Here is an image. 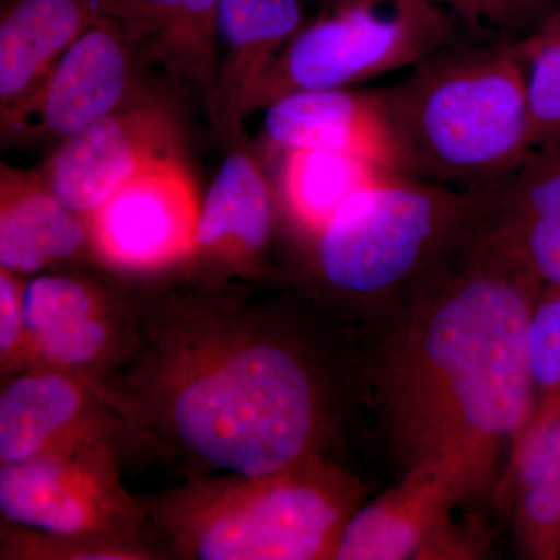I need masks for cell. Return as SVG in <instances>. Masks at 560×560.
I'll list each match as a JSON object with an SVG mask.
<instances>
[{
	"instance_id": "1",
	"label": "cell",
	"mask_w": 560,
	"mask_h": 560,
	"mask_svg": "<svg viewBox=\"0 0 560 560\" xmlns=\"http://www.w3.org/2000/svg\"><path fill=\"white\" fill-rule=\"evenodd\" d=\"M280 318L217 298L158 302L136 315L130 353L98 393L140 444L190 475L268 477L319 458L330 385Z\"/></svg>"
},
{
	"instance_id": "2",
	"label": "cell",
	"mask_w": 560,
	"mask_h": 560,
	"mask_svg": "<svg viewBox=\"0 0 560 560\" xmlns=\"http://www.w3.org/2000/svg\"><path fill=\"white\" fill-rule=\"evenodd\" d=\"M541 293L460 232L405 294L383 345L378 386L397 447L408 467L447 475L463 501L488 495L533 416L528 326Z\"/></svg>"
},
{
	"instance_id": "3",
	"label": "cell",
	"mask_w": 560,
	"mask_h": 560,
	"mask_svg": "<svg viewBox=\"0 0 560 560\" xmlns=\"http://www.w3.org/2000/svg\"><path fill=\"white\" fill-rule=\"evenodd\" d=\"M382 92L401 175L482 189L514 172L534 149L525 68L515 46L453 40Z\"/></svg>"
},
{
	"instance_id": "4",
	"label": "cell",
	"mask_w": 560,
	"mask_h": 560,
	"mask_svg": "<svg viewBox=\"0 0 560 560\" xmlns=\"http://www.w3.org/2000/svg\"><path fill=\"white\" fill-rule=\"evenodd\" d=\"M161 506L165 533L187 558L335 559L363 488L323 456L268 477L194 485Z\"/></svg>"
},
{
	"instance_id": "5",
	"label": "cell",
	"mask_w": 560,
	"mask_h": 560,
	"mask_svg": "<svg viewBox=\"0 0 560 560\" xmlns=\"http://www.w3.org/2000/svg\"><path fill=\"white\" fill-rule=\"evenodd\" d=\"M481 190L382 176L312 235L316 275L352 300L405 296L458 238Z\"/></svg>"
},
{
	"instance_id": "6",
	"label": "cell",
	"mask_w": 560,
	"mask_h": 560,
	"mask_svg": "<svg viewBox=\"0 0 560 560\" xmlns=\"http://www.w3.org/2000/svg\"><path fill=\"white\" fill-rule=\"evenodd\" d=\"M456 39L458 28L434 0H324L319 16L265 73L250 108L291 92L340 90L412 68Z\"/></svg>"
},
{
	"instance_id": "7",
	"label": "cell",
	"mask_w": 560,
	"mask_h": 560,
	"mask_svg": "<svg viewBox=\"0 0 560 560\" xmlns=\"http://www.w3.org/2000/svg\"><path fill=\"white\" fill-rule=\"evenodd\" d=\"M106 453L94 436L18 463H2L7 521L58 539H86L130 517Z\"/></svg>"
},
{
	"instance_id": "8",
	"label": "cell",
	"mask_w": 560,
	"mask_h": 560,
	"mask_svg": "<svg viewBox=\"0 0 560 560\" xmlns=\"http://www.w3.org/2000/svg\"><path fill=\"white\" fill-rule=\"evenodd\" d=\"M464 234L541 291H560V140L534 147L514 172L482 187Z\"/></svg>"
},
{
	"instance_id": "9",
	"label": "cell",
	"mask_w": 560,
	"mask_h": 560,
	"mask_svg": "<svg viewBox=\"0 0 560 560\" xmlns=\"http://www.w3.org/2000/svg\"><path fill=\"white\" fill-rule=\"evenodd\" d=\"M460 501L447 475L431 466L408 467L399 485L350 517L335 559L477 558L480 550L475 541L453 523V510Z\"/></svg>"
},
{
	"instance_id": "10",
	"label": "cell",
	"mask_w": 560,
	"mask_h": 560,
	"mask_svg": "<svg viewBox=\"0 0 560 560\" xmlns=\"http://www.w3.org/2000/svg\"><path fill=\"white\" fill-rule=\"evenodd\" d=\"M95 245L125 267H154L194 248L200 208L173 154L143 165L91 213Z\"/></svg>"
},
{
	"instance_id": "11",
	"label": "cell",
	"mask_w": 560,
	"mask_h": 560,
	"mask_svg": "<svg viewBox=\"0 0 560 560\" xmlns=\"http://www.w3.org/2000/svg\"><path fill=\"white\" fill-rule=\"evenodd\" d=\"M131 50L113 22L101 20L73 40L3 128L62 140L124 105Z\"/></svg>"
},
{
	"instance_id": "12",
	"label": "cell",
	"mask_w": 560,
	"mask_h": 560,
	"mask_svg": "<svg viewBox=\"0 0 560 560\" xmlns=\"http://www.w3.org/2000/svg\"><path fill=\"white\" fill-rule=\"evenodd\" d=\"M24 338L47 366L68 374H106L127 359L135 320L119 326V311L90 282L43 275L22 291Z\"/></svg>"
},
{
	"instance_id": "13",
	"label": "cell",
	"mask_w": 560,
	"mask_h": 560,
	"mask_svg": "<svg viewBox=\"0 0 560 560\" xmlns=\"http://www.w3.org/2000/svg\"><path fill=\"white\" fill-rule=\"evenodd\" d=\"M171 145L167 117L121 105L58 143L40 178L73 212L91 215L143 165L172 154Z\"/></svg>"
},
{
	"instance_id": "14",
	"label": "cell",
	"mask_w": 560,
	"mask_h": 560,
	"mask_svg": "<svg viewBox=\"0 0 560 560\" xmlns=\"http://www.w3.org/2000/svg\"><path fill=\"white\" fill-rule=\"evenodd\" d=\"M264 131L279 150L346 151L401 175L399 147L382 90L291 92L267 106Z\"/></svg>"
},
{
	"instance_id": "15",
	"label": "cell",
	"mask_w": 560,
	"mask_h": 560,
	"mask_svg": "<svg viewBox=\"0 0 560 560\" xmlns=\"http://www.w3.org/2000/svg\"><path fill=\"white\" fill-rule=\"evenodd\" d=\"M305 0H220L217 43L223 49L213 114L234 130L272 62L305 27Z\"/></svg>"
},
{
	"instance_id": "16",
	"label": "cell",
	"mask_w": 560,
	"mask_h": 560,
	"mask_svg": "<svg viewBox=\"0 0 560 560\" xmlns=\"http://www.w3.org/2000/svg\"><path fill=\"white\" fill-rule=\"evenodd\" d=\"M220 0H102L103 20L130 50L160 62L178 83H210L217 72Z\"/></svg>"
},
{
	"instance_id": "17",
	"label": "cell",
	"mask_w": 560,
	"mask_h": 560,
	"mask_svg": "<svg viewBox=\"0 0 560 560\" xmlns=\"http://www.w3.org/2000/svg\"><path fill=\"white\" fill-rule=\"evenodd\" d=\"M101 20L102 0H2V117L16 109L70 44Z\"/></svg>"
},
{
	"instance_id": "18",
	"label": "cell",
	"mask_w": 560,
	"mask_h": 560,
	"mask_svg": "<svg viewBox=\"0 0 560 560\" xmlns=\"http://www.w3.org/2000/svg\"><path fill=\"white\" fill-rule=\"evenodd\" d=\"M97 390L68 372L47 370L10 382L0 396V459L18 463L92 436L88 410Z\"/></svg>"
},
{
	"instance_id": "19",
	"label": "cell",
	"mask_w": 560,
	"mask_h": 560,
	"mask_svg": "<svg viewBox=\"0 0 560 560\" xmlns=\"http://www.w3.org/2000/svg\"><path fill=\"white\" fill-rule=\"evenodd\" d=\"M0 265L10 272H35L69 259L86 241L80 213L73 212L40 176L2 168Z\"/></svg>"
},
{
	"instance_id": "20",
	"label": "cell",
	"mask_w": 560,
	"mask_h": 560,
	"mask_svg": "<svg viewBox=\"0 0 560 560\" xmlns=\"http://www.w3.org/2000/svg\"><path fill=\"white\" fill-rule=\"evenodd\" d=\"M271 223L270 190L259 165L249 154L232 153L206 194L194 248L253 261L267 246Z\"/></svg>"
},
{
	"instance_id": "21",
	"label": "cell",
	"mask_w": 560,
	"mask_h": 560,
	"mask_svg": "<svg viewBox=\"0 0 560 560\" xmlns=\"http://www.w3.org/2000/svg\"><path fill=\"white\" fill-rule=\"evenodd\" d=\"M285 153L280 175L283 200L298 226L311 237L352 195L382 176L394 175L346 151L301 149Z\"/></svg>"
},
{
	"instance_id": "22",
	"label": "cell",
	"mask_w": 560,
	"mask_h": 560,
	"mask_svg": "<svg viewBox=\"0 0 560 560\" xmlns=\"http://www.w3.org/2000/svg\"><path fill=\"white\" fill-rule=\"evenodd\" d=\"M515 50L525 68L533 145L560 140V2Z\"/></svg>"
},
{
	"instance_id": "23",
	"label": "cell",
	"mask_w": 560,
	"mask_h": 560,
	"mask_svg": "<svg viewBox=\"0 0 560 560\" xmlns=\"http://www.w3.org/2000/svg\"><path fill=\"white\" fill-rule=\"evenodd\" d=\"M451 16L460 39L515 46L548 20L560 0H434Z\"/></svg>"
},
{
	"instance_id": "24",
	"label": "cell",
	"mask_w": 560,
	"mask_h": 560,
	"mask_svg": "<svg viewBox=\"0 0 560 560\" xmlns=\"http://www.w3.org/2000/svg\"><path fill=\"white\" fill-rule=\"evenodd\" d=\"M528 353L536 405L560 399V291L537 298L528 326Z\"/></svg>"
},
{
	"instance_id": "25",
	"label": "cell",
	"mask_w": 560,
	"mask_h": 560,
	"mask_svg": "<svg viewBox=\"0 0 560 560\" xmlns=\"http://www.w3.org/2000/svg\"><path fill=\"white\" fill-rule=\"evenodd\" d=\"M24 338L22 319V293L14 282L13 272H0V353L3 361H10L20 349Z\"/></svg>"
}]
</instances>
